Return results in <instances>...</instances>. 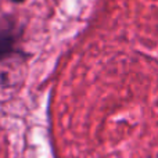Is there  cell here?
I'll use <instances>...</instances> for the list:
<instances>
[{
	"instance_id": "cell-1",
	"label": "cell",
	"mask_w": 158,
	"mask_h": 158,
	"mask_svg": "<svg viewBox=\"0 0 158 158\" xmlns=\"http://www.w3.org/2000/svg\"><path fill=\"white\" fill-rule=\"evenodd\" d=\"M15 32L13 24L8 21L0 22V58L13 53V47L15 43Z\"/></svg>"
},
{
	"instance_id": "cell-2",
	"label": "cell",
	"mask_w": 158,
	"mask_h": 158,
	"mask_svg": "<svg viewBox=\"0 0 158 158\" xmlns=\"http://www.w3.org/2000/svg\"><path fill=\"white\" fill-rule=\"evenodd\" d=\"M13 2H17V3H21V2H24V0H13Z\"/></svg>"
}]
</instances>
